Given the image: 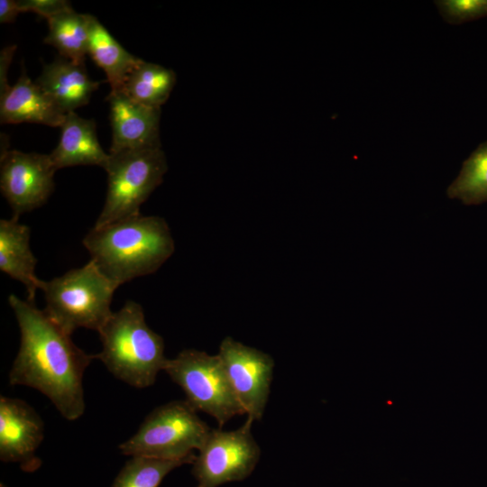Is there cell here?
<instances>
[{
  "instance_id": "obj_1",
  "label": "cell",
  "mask_w": 487,
  "mask_h": 487,
  "mask_svg": "<svg viewBox=\"0 0 487 487\" xmlns=\"http://www.w3.org/2000/svg\"><path fill=\"white\" fill-rule=\"evenodd\" d=\"M21 334L20 347L9 372L11 385L31 387L45 395L62 417L76 420L85 411L83 376L96 354L78 347L70 335L52 322L34 302L12 294Z\"/></svg>"
},
{
  "instance_id": "obj_2",
  "label": "cell",
  "mask_w": 487,
  "mask_h": 487,
  "mask_svg": "<svg viewBox=\"0 0 487 487\" xmlns=\"http://www.w3.org/2000/svg\"><path fill=\"white\" fill-rule=\"evenodd\" d=\"M82 243L90 261L118 287L155 272L174 252V241L166 221L141 214L94 226Z\"/></svg>"
},
{
  "instance_id": "obj_3",
  "label": "cell",
  "mask_w": 487,
  "mask_h": 487,
  "mask_svg": "<svg viewBox=\"0 0 487 487\" xmlns=\"http://www.w3.org/2000/svg\"><path fill=\"white\" fill-rule=\"evenodd\" d=\"M102 350L96 354L117 379L137 389L152 386L164 370L162 337L146 324L142 306L128 300L98 330Z\"/></svg>"
},
{
  "instance_id": "obj_4",
  "label": "cell",
  "mask_w": 487,
  "mask_h": 487,
  "mask_svg": "<svg viewBox=\"0 0 487 487\" xmlns=\"http://www.w3.org/2000/svg\"><path fill=\"white\" fill-rule=\"evenodd\" d=\"M118 288L89 261L51 280H42L44 313L64 332L98 330L113 314L111 303Z\"/></svg>"
},
{
  "instance_id": "obj_5",
  "label": "cell",
  "mask_w": 487,
  "mask_h": 487,
  "mask_svg": "<svg viewBox=\"0 0 487 487\" xmlns=\"http://www.w3.org/2000/svg\"><path fill=\"white\" fill-rule=\"evenodd\" d=\"M210 430L187 400H173L154 409L119 450L131 456L185 459L196 455Z\"/></svg>"
},
{
  "instance_id": "obj_6",
  "label": "cell",
  "mask_w": 487,
  "mask_h": 487,
  "mask_svg": "<svg viewBox=\"0 0 487 487\" xmlns=\"http://www.w3.org/2000/svg\"><path fill=\"white\" fill-rule=\"evenodd\" d=\"M167 170L161 147L109 153L106 197L94 226L140 215L142 204L162 182Z\"/></svg>"
},
{
  "instance_id": "obj_7",
  "label": "cell",
  "mask_w": 487,
  "mask_h": 487,
  "mask_svg": "<svg viewBox=\"0 0 487 487\" xmlns=\"http://www.w3.org/2000/svg\"><path fill=\"white\" fill-rule=\"evenodd\" d=\"M163 371L182 389L189 405L213 417L220 428L245 414L218 354L186 349L168 359Z\"/></svg>"
},
{
  "instance_id": "obj_8",
  "label": "cell",
  "mask_w": 487,
  "mask_h": 487,
  "mask_svg": "<svg viewBox=\"0 0 487 487\" xmlns=\"http://www.w3.org/2000/svg\"><path fill=\"white\" fill-rule=\"evenodd\" d=\"M253 422L247 418L235 430H210L192 464L198 487H218L243 481L253 472L261 448L252 434Z\"/></svg>"
},
{
  "instance_id": "obj_9",
  "label": "cell",
  "mask_w": 487,
  "mask_h": 487,
  "mask_svg": "<svg viewBox=\"0 0 487 487\" xmlns=\"http://www.w3.org/2000/svg\"><path fill=\"white\" fill-rule=\"evenodd\" d=\"M0 188L13 210V216L41 207L54 189L50 155L1 149Z\"/></svg>"
},
{
  "instance_id": "obj_10",
  "label": "cell",
  "mask_w": 487,
  "mask_h": 487,
  "mask_svg": "<svg viewBox=\"0 0 487 487\" xmlns=\"http://www.w3.org/2000/svg\"><path fill=\"white\" fill-rule=\"evenodd\" d=\"M217 354L247 418L260 420L270 395L272 357L230 336L221 342Z\"/></svg>"
},
{
  "instance_id": "obj_11",
  "label": "cell",
  "mask_w": 487,
  "mask_h": 487,
  "mask_svg": "<svg viewBox=\"0 0 487 487\" xmlns=\"http://www.w3.org/2000/svg\"><path fill=\"white\" fill-rule=\"evenodd\" d=\"M44 436L41 418L27 402L15 398H0V459L17 463L24 472H34L41 461L36 450Z\"/></svg>"
},
{
  "instance_id": "obj_12",
  "label": "cell",
  "mask_w": 487,
  "mask_h": 487,
  "mask_svg": "<svg viewBox=\"0 0 487 487\" xmlns=\"http://www.w3.org/2000/svg\"><path fill=\"white\" fill-rule=\"evenodd\" d=\"M106 100L112 127L109 153L161 147V108L137 103L122 90L110 91Z\"/></svg>"
},
{
  "instance_id": "obj_13",
  "label": "cell",
  "mask_w": 487,
  "mask_h": 487,
  "mask_svg": "<svg viewBox=\"0 0 487 487\" xmlns=\"http://www.w3.org/2000/svg\"><path fill=\"white\" fill-rule=\"evenodd\" d=\"M66 114L23 72L17 82L0 96L2 124L35 123L60 127Z\"/></svg>"
},
{
  "instance_id": "obj_14",
  "label": "cell",
  "mask_w": 487,
  "mask_h": 487,
  "mask_svg": "<svg viewBox=\"0 0 487 487\" xmlns=\"http://www.w3.org/2000/svg\"><path fill=\"white\" fill-rule=\"evenodd\" d=\"M60 129V142L49 154L57 170L78 165H96L105 169L109 153L105 152L98 142L93 119L69 112Z\"/></svg>"
},
{
  "instance_id": "obj_15",
  "label": "cell",
  "mask_w": 487,
  "mask_h": 487,
  "mask_svg": "<svg viewBox=\"0 0 487 487\" xmlns=\"http://www.w3.org/2000/svg\"><path fill=\"white\" fill-rule=\"evenodd\" d=\"M35 83L65 114L87 105L99 86L89 78L85 65L61 56L44 66Z\"/></svg>"
},
{
  "instance_id": "obj_16",
  "label": "cell",
  "mask_w": 487,
  "mask_h": 487,
  "mask_svg": "<svg viewBox=\"0 0 487 487\" xmlns=\"http://www.w3.org/2000/svg\"><path fill=\"white\" fill-rule=\"evenodd\" d=\"M37 259L30 248V228L19 217L0 221V270L23 284L27 300L34 302L42 280L35 275Z\"/></svg>"
},
{
  "instance_id": "obj_17",
  "label": "cell",
  "mask_w": 487,
  "mask_h": 487,
  "mask_svg": "<svg viewBox=\"0 0 487 487\" xmlns=\"http://www.w3.org/2000/svg\"><path fill=\"white\" fill-rule=\"evenodd\" d=\"M88 55L103 69L111 91L122 90L128 75L142 60L128 52L93 15L87 14Z\"/></svg>"
},
{
  "instance_id": "obj_18",
  "label": "cell",
  "mask_w": 487,
  "mask_h": 487,
  "mask_svg": "<svg viewBox=\"0 0 487 487\" xmlns=\"http://www.w3.org/2000/svg\"><path fill=\"white\" fill-rule=\"evenodd\" d=\"M49 33L44 42L56 48L60 56L85 65L88 54L87 14L69 10L47 20Z\"/></svg>"
},
{
  "instance_id": "obj_19",
  "label": "cell",
  "mask_w": 487,
  "mask_h": 487,
  "mask_svg": "<svg viewBox=\"0 0 487 487\" xmlns=\"http://www.w3.org/2000/svg\"><path fill=\"white\" fill-rule=\"evenodd\" d=\"M175 83L172 69L142 60L128 75L122 91L137 103L161 108Z\"/></svg>"
},
{
  "instance_id": "obj_20",
  "label": "cell",
  "mask_w": 487,
  "mask_h": 487,
  "mask_svg": "<svg viewBox=\"0 0 487 487\" xmlns=\"http://www.w3.org/2000/svg\"><path fill=\"white\" fill-rule=\"evenodd\" d=\"M446 194L464 205L487 202V141L479 144L463 162L459 175L447 188Z\"/></svg>"
},
{
  "instance_id": "obj_21",
  "label": "cell",
  "mask_w": 487,
  "mask_h": 487,
  "mask_svg": "<svg viewBox=\"0 0 487 487\" xmlns=\"http://www.w3.org/2000/svg\"><path fill=\"white\" fill-rule=\"evenodd\" d=\"M195 456L185 459H160L135 455L128 460L112 487H159L164 477L183 464H193Z\"/></svg>"
},
{
  "instance_id": "obj_22",
  "label": "cell",
  "mask_w": 487,
  "mask_h": 487,
  "mask_svg": "<svg viewBox=\"0 0 487 487\" xmlns=\"http://www.w3.org/2000/svg\"><path fill=\"white\" fill-rule=\"evenodd\" d=\"M435 4L445 21L452 24L487 16V0H440Z\"/></svg>"
},
{
  "instance_id": "obj_23",
  "label": "cell",
  "mask_w": 487,
  "mask_h": 487,
  "mask_svg": "<svg viewBox=\"0 0 487 487\" xmlns=\"http://www.w3.org/2000/svg\"><path fill=\"white\" fill-rule=\"evenodd\" d=\"M17 4L21 13L33 12L47 20L73 9L70 3L66 0H19Z\"/></svg>"
},
{
  "instance_id": "obj_24",
  "label": "cell",
  "mask_w": 487,
  "mask_h": 487,
  "mask_svg": "<svg viewBox=\"0 0 487 487\" xmlns=\"http://www.w3.org/2000/svg\"><path fill=\"white\" fill-rule=\"evenodd\" d=\"M16 49L15 45L5 47L0 53V96L11 87L7 81V71Z\"/></svg>"
},
{
  "instance_id": "obj_25",
  "label": "cell",
  "mask_w": 487,
  "mask_h": 487,
  "mask_svg": "<svg viewBox=\"0 0 487 487\" xmlns=\"http://www.w3.org/2000/svg\"><path fill=\"white\" fill-rule=\"evenodd\" d=\"M21 13L17 1L1 0L0 1V23H13L16 16Z\"/></svg>"
},
{
  "instance_id": "obj_26",
  "label": "cell",
  "mask_w": 487,
  "mask_h": 487,
  "mask_svg": "<svg viewBox=\"0 0 487 487\" xmlns=\"http://www.w3.org/2000/svg\"><path fill=\"white\" fill-rule=\"evenodd\" d=\"M0 487H7V486L5 484H4L3 482H1Z\"/></svg>"
}]
</instances>
